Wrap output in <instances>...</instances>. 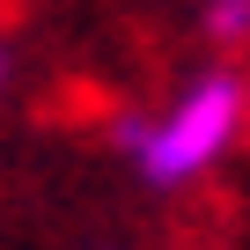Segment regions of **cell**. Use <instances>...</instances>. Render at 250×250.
<instances>
[{
  "label": "cell",
  "instance_id": "6da1fadb",
  "mask_svg": "<svg viewBox=\"0 0 250 250\" xmlns=\"http://www.w3.org/2000/svg\"><path fill=\"white\" fill-rule=\"evenodd\" d=\"M243 118H250V81L235 66H213L199 74L162 118H118V155H133L140 177L155 191H184L199 184L235 140H243Z\"/></svg>",
  "mask_w": 250,
  "mask_h": 250
},
{
  "label": "cell",
  "instance_id": "3957f363",
  "mask_svg": "<svg viewBox=\"0 0 250 250\" xmlns=\"http://www.w3.org/2000/svg\"><path fill=\"white\" fill-rule=\"evenodd\" d=\"M0 88H8V52H0Z\"/></svg>",
  "mask_w": 250,
  "mask_h": 250
},
{
  "label": "cell",
  "instance_id": "7a4b0ae2",
  "mask_svg": "<svg viewBox=\"0 0 250 250\" xmlns=\"http://www.w3.org/2000/svg\"><path fill=\"white\" fill-rule=\"evenodd\" d=\"M199 30L221 52H243L250 44V0H206V8H199Z\"/></svg>",
  "mask_w": 250,
  "mask_h": 250
}]
</instances>
